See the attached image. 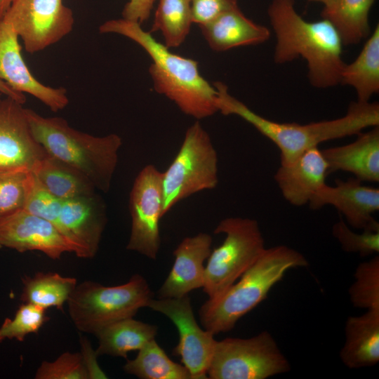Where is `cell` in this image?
I'll use <instances>...</instances> for the list:
<instances>
[{
    "mask_svg": "<svg viewBox=\"0 0 379 379\" xmlns=\"http://www.w3.org/2000/svg\"><path fill=\"white\" fill-rule=\"evenodd\" d=\"M295 0H272L267 15L275 34L274 60L284 64L302 57L307 77L317 88L340 84L343 44L335 28L326 19L305 20L296 11Z\"/></svg>",
    "mask_w": 379,
    "mask_h": 379,
    "instance_id": "6da1fadb",
    "label": "cell"
},
{
    "mask_svg": "<svg viewBox=\"0 0 379 379\" xmlns=\"http://www.w3.org/2000/svg\"><path fill=\"white\" fill-rule=\"evenodd\" d=\"M99 32L118 34L140 45L152 60L149 72L154 89L183 113L199 120L218 112V91L201 76L196 60L171 52L140 23L123 18L105 22Z\"/></svg>",
    "mask_w": 379,
    "mask_h": 379,
    "instance_id": "7a4b0ae2",
    "label": "cell"
},
{
    "mask_svg": "<svg viewBox=\"0 0 379 379\" xmlns=\"http://www.w3.org/2000/svg\"><path fill=\"white\" fill-rule=\"evenodd\" d=\"M214 86L218 93V112L241 117L272 141L280 151L281 165L292 163L321 142L357 135L366 128L379 125V105L375 102H353L343 117L332 120L307 124L283 123L267 119L251 110L230 95L223 83L217 81Z\"/></svg>",
    "mask_w": 379,
    "mask_h": 379,
    "instance_id": "3957f363",
    "label": "cell"
},
{
    "mask_svg": "<svg viewBox=\"0 0 379 379\" xmlns=\"http://www.w3.org/2000/svg\"><path fill=\"white\" fill-rule=\"evenodd\" d=\"M25 111L34 138L48 155L79 171L96 190H109L122 145L119 135H91L73 128L61 117Z\"/></svg>",
    "mask_w": 379,
    "mask_h": 379,
    "instance_id": "277c9868",
    "label": "cell"
},
{
    "mask_svg": "<svg viewBox=\"0 0 379 379\" xmlns=\"http://www.w3.org/2000/svg\"><path fill=\"white\" fill-rule=\"evenodd\" d=\"M308 265L301 253L287 246L266 248L222 295L208 299L201 306L199 315L203 328L214 335L231 331L242 317L267 298L288 270Z\"/></svg>",
    "mask_w": 379,
    "mask_h": 379,
    "instance_id": "5b68a950",
    "label": "cell"
},
{
    "mask_svg": "<svg viewBox=\"0 0 379 379\" xmlns=\"http://www.w3.org/2000/svg\"><path fill=\"white\" fill-rule=\"evenodd\" d=\"M152 298L147 281L137 274L126 283L114 286L85 281L76 286L67 303L75 327L95 335L109 324L133 317L140 308L147 307Z\"/></svg>",
    "mask_w": 379,
    "mask_h": 379,
    "instance_id": "8992f818",
    "label": "cell"
},
{
    "mask_svg": "<svg viewBox=\"0 0 379 379\" xmlns=\"http://www.w3.org/2000/svg\"><path fill=\"white\" fill-rule=\"evenodd\" d=\"M225 239L211 251L202 287L208 299L222 295L258 260L265 251V239L256 220L230 217L214 230Z\"/></svg>",
    "mask_w": 379,
    "mask_h": 379,
    "instance_id": "52a82bcc",
    "label": "cell"
},
{
    "mask_svg": "<svg viewBox=\"0 0 379 379\" xmlns=\"http://www.w3.org/2000/svg\"><path fill=\"white\" fill-rule=\"evenodd\" d=\"M218 183V157L211 139L199 121L186 131L175 157L162 172L164 215L194 194Z\"/></svg>",
    "mask_w": 379,
    "mask_h": 379,
    "instance_id": "ba28073f",
    "label": "cell"
},
{
    "mask_svg": "<svg viewBox=\"0 0 379 379\" xmlns=\"http://www.w3.org/2000/svg\"><path fill=\"white\" fill-rule=\"evenodd\" d=\"M290 364L267 331L248 338L217 341L207 371L211 379H265L288 372Z\"/></svg>",
    "mask_w": 379,
    "mask_h": 379,
    "instance_id": "9c48e42d",
    "label": "cell"
},
{
    "mask_svg": "<svg viewBox=\"0 0 379 379\" xmlns=\"http://www.w3.org/2000/svg\"><path fill=\"white\" fill-rule=\"evenodd\" d=\"M16 32L27 52H39L72 30V11L62 0H13L1 19Z\"/></svg>",
    "mask_w": 379,
    "mask_h": 379,
    "instance_id": "30bf717a",
    "label": "cell"
},
{
    "mask_svg": "<svg viewBox=\"0 0 379 379\" xmlns=\"http://www.w3.org/2000/svg\"><path fill=\"white\" fill-rule=\"evenodd\" d=\"M131 230L126 248L156 260L161 246L159 220L164 215L162 172L154 165L143 167L129 197Z\"/></svg>",
    "mask_w": 379,
    "mask_h": 379,
    "instance_id": "8fae6325",
    "label": "cell"
},
{
    "mask_svg": "<svg viewBox=\"0 0 379 379\" xmlns=\"http://www.w3.org/2000/svg\"><path fill=\"white\" fill-rule=\"evenodd\" d=\"M147 307L166 316L177 328L179 340L173 354L179 356L192 379H206L217 340L198 324L188 295L177 298H152Z\"/></svg>",
    "mask_w": 379,
    "mask_h": 379,
    "instance_id": "7c38bea8",
    "label": "cell"
},
{
    "mask_svg": "<svg viewBox=\"0 0 379 379\" xmlns=\"http://www.w3.org/2000/svg\"><path fill=\"white\" fill-rule=\"evenodd\" d=\"M25 109L0 95V172L32 171L47 156L31 132Z\"/></svg>",
    "mask_w": 379,
    "mask_h": 379,
    "instance_id": "4fadbf2b",
    "label": "cell"
},
{
    "mask_svg": "<svg viewBox=\"0 0 379 379\" xmlns=\"http://www.w3.org/2000/svg\"><path fill=\"white\" fill-rule=\"evenodd\" d=\"M107 224L106 207L95 192L62 201L56 228L77 249L81 258H93L98 253Z\"/></svg>",
    "mask_w": 379,
    "mask_h": 379,
    "instance_id": "5bb4252c",
    "label": "cell"
},
{
    "mask_svg": "<svg viewBox=\"0 0 379 379\" xmlns=\"http://www.w3.org/2000/svg\"><path fill=\"white\" fill-rule=\"evenodd\" d=\"M18 38L0 20V80L17 93L32 95L53 112L63 109L69 103L66 89L46 86L34 77L22 56Z\"/></svg>",
    "mask_w": 379,
    "mask_h": 379,
    "instance_id": "9a60e30c",
    "label": "cell"
},
{
    "mask_svg": "<svg viewBox=\"0 0 379 379\" xmlns=\"http://www.w3.org/2000/svg\"><path fill=\"white\" fill-rule=\"evenodd\" d=\"M0 245L20 253L39 251L53 260L77 249L49 221L22 210L0 220Z\"/></svg>",
    "mask_w": 379,
    "mask_h": 379,
    "instance_id": "2e32d148",
    "label": "cell"
},
{
    "mask_svg": "<svg viewBox=\"0 0 379 379\" xmlns=\"http://www.w3.org/2000/svg\"><path fill=\"white\" fill-rule=\"evenodd\" d=\"M335 182V186L325 184L317 192L309 201L310 208L331 205L352 227L379 231V223L373 215L379 210L378 188L364 185L356 178Z\"/></svg>",
    "mask_w": 379,
    "mask_h": 379,
    "instance_id": "e0dca14e",
    "label": "cell"
},
{
    "mask_svg": "<svg viewBox=\"0 0 379 379\" xmlns=\"http://www.w3.org/2000/svg\"><path fill=\"white\" fill-rule=\"evenodd\" d=\"M212 237L201 232L184 238L173 251L172 268L158 291L159 298H177L202 288L204 261L211 252Z\"/></svg>",
    "mask_w": 379,
    "mask_h": 379,
    "instance_id": "ac0fdd59",
    "label": "cell"
},
{
    "mask_svg": "<svg viewBox=\"0 0 379 379\" xmlns=\"http://www.w3.org/2000/svg\"><path fill=\"white\" fill-rule=\"evenodd\" d=\"M328 164L318 147L310 149L294 161L280 165L274 180L284 198L295 206L305 205L326 183Z\"/></svg>",
    "mask_w": 379,
    "mask_h": 379,
    "instance_id": "d6986e66",
    "label": "cell"
},
{
    "mask_svg": "<svg viewBox=\"0 0 379 379\" xmlns=\"http://www.w3.org/2000/svg\"><path fill=\"white\" fill-rule=\"evenodd\" d=\"M349 144L324 149L321 153L328 164V173L349 172L362 181H379V126L357 134Z\"/></svg>",
    "mask_w": 379,
    "mask_h": 379,
    "instance_id": "ffe728a7",
    "label": "cell"
},
{
    "mask_svg": "<svg viewBox=\"0 0 379 379\" xmlns=\"http://www.w3.org/2000/svg\"><path fill=\"white\" fill-rule=\"evenodd\" d=\"M199 27L208 46L215 51L258 45L270 37V31L267 27L248 18L239 6Z\"/></svg>",
    "mask_w": 379,
    "mask_h": 379,
    "instance_id": "44dd1931",
    "label": "cell"
},
{
    "mask_svg": "<svg viewBox=\"0 0 379 379\" xmlns=\"http://www.w3.org/2000/svg\"><path fill=\"white\" fill-rule=\"evenodd\" d=\"M345 340L340 352L342 362L350 368L375 366L379 361V310L350 316L345 326Z\"/></svg>",
    "mask_w": 379,
    "mask_h": 379,
    "instance_id": "7402d4cb",
    "label": "cell"
},
{
    "mask_svg": "<svg viewBox=\"0 0 379 379\" xmlns=\"http://www.w3.org/2000/svg\"><path fill=\"white\" fill-rule=\"evenodd\" d=\"M340 84L352 87L357 102H368L379 92V26L367 37L360 53L352 62L345 63Z\"/></svg>",
    "mask_w": 379,
    "mask_h": 379,
    "instance_id": "603a6c76",
    "label": "cell"
},
{
    "mask_svg": "<svg viewBox=\"0 0 379 379\" xmlns=\"http://www.w3.org/2000/svg\"><path fill=\"white\" fill-rule=\"evenodd\" d=\"M157 330L156 325L135 320L133 317L117 321L95 334L98 340L95 351L98 356L109 355L127 359L129 352L138 351L147 343L155 339Z\"/></svg>",
    "mask_w": 379,
    "mask_h": 379,
    "instance_id": "cb8c5ba5",
    "label": "cell"
},
{
    "mask_svg": "<svg viewBox=\"0 0 379 379\" xmlns=\"http://www.w3.org/2000/svg\"><path fill=\"white\" fill-rule=\"evenodd\" d=\"M375 1L334 0L323 7L321 16L335 28L343 45L357 44L371 32L368 17Z\"/></svg>",
    "mask_w": 379,
    "mask_h": 379,
    "instance_id": "d4e9b609",
    "label": "cell"
},
{
    "mask_svg": "<svg viewBox=\"0 0 379 379\" xmlns=\"http://www.w3.org/2000/svg\"><path fill=\"white\" fill-rule=\"evenodd\" d=\"M32 173L51 194L62 201L95 192L96 189L84 175L48 154Z\"/></svg>",
    "mask_w": 379,
    "mask_h": 379,
    "instance_id": "484cf974",
    "label": "cell"
},
{
    "mask_svg": "<svg viewBox=\"0 0 379 379\" xmlns=\"http://www.w3.org/2000/svg\"><path fill=\"white\" fill-rule=\"evenodd\" d=\"M20 295L22 302L30 303L47 310L63 306L77 285V279L63 277L56 272H37L32 277L24 276Z\"/></svg>",
    "mask_w": 379,
    "mask_h": 379,
    "instance_id": "4316f807",
    "label": "cell"
},
{
    "mask_svg": "<svg viewBox=\"0 0 379 379\" xmlns=\"http://www.w3.org/2000/svg\"><path fill=\"white\" fill-rule=\"evenodd\" d=\"M126 360L124 371L141 379H192L189 370L172 361L155 339L140 348L135 358Z\"/></svg>",
    "mask_w": 379,
    "mask_h": 379,
    "instance_id": "83f0119b",
    "label": "cell"
},
{
    "mask_svg": "<svg viewBox=\"0 0 379 379\" xmlns=\"http://www.w3.org/2000/svg\"><path fill=\"white\" fill-rule=\"evenodd\" d=\"M193 22L191 0H159L150 33L160 32L168 48L180 46Z\"/></svg>",
    "mask_w": 379,
    "mask_h": 379,
    "instance_id": "f1b7e54d",
    "label": "cell"
},
{
    "mask_svg": "<svg viewBox=\"0 0 379 379\" xmlns=\"http://www.w3.org/2000/svg\"><path fill=\"white\" fill-rule=\"evenodd\" d=\"M354 278L348 290L352 304L366 310H379V256L359 264Z\"/></svg>",
    "mask_w": 379,
    "mask_h": 379,
    "instance_id": "f546056e",
    "label": "cell"
},
{
    "mask_svg": "<svg viewBox=\"0 0 379 379\" xmlns=\"http://www.w3.org/2000/svg\"><path fill=\"white\" fill-rule=\"evenodd\" d=\"M32 179L29 171L0 172V220L24 210Z\"/></svg>",
    "mask_w": 379,
    "mask_h": 379,
    "instance_id": "4dcf8cb0",
    "label": "cell"
},
{
    "mask_svg": "<svg viewBox=\"0 0 379 379\" xmlns=\"http://www.w3.org/2000/svg\"><path fill=\"white\" fill-rule=\"evenodd\" d=\"M46 309L22 302L13 319L6 318L0 327V343L4 340L16 339L23 341L25 336L36 333L48 320Z\"/></svg>",
    "mask_w": 379,
    "mask_h": 379,
    "instance_id": "1f68e13d",
    "label": "cell"
},
{
    "mask_svg": "<svg viewBox=\"0 0 379 379\" xmlns=\"http://www.w3.org/2000/svg\"><path fill=\"white\" fill-rule=\"evenodd\" d=\"M332 234L347 253H357L362 257L379 253V231L363 230L359 234L340 219L333 225Z\"/></svg>",
    "mask_w": 379,
    "mask_h": 379,
    "instance_id": "d6a6232c",
    "label": "cell"
},
{
    "mask_svg": "<svg viewBox=\"0 0 379 379\" xmlns=\"http://www.w3.org/2000/svg\"><path fill=\"white\" fill-rule=\"evenodd\" d=\"M35 379H88L80 352H66L53 361H44Z\"/></svg>",
    "mask_w": 379,
    "mask_h": 379,
    "instance_id": "836d02e7",
    "label": "cell"
},
{
    "mask_svg": "<svg viewBox=\"0 0 379 379\" xmlns=\"http://www.w3.org/2000/svg\"><path fill=\"white\" fill-rule=\"evenodd\" d=\"M61 206L62 200L51 194L32 173V182L24 210L51 222L55 227Z\"/></svg>",
    "mask_w": 379,
    "mask_h": 379,
    "instance_id": "e575fe53",
    "label": "cell"
},
{
    "mask_svg": "<svg viewBox=\"0 0 379 379\" xmlns=\"http://www.w3.org/2000/svg\"><path fill=\"white\" fill-rule=\"evenodd\" d=\"M236 6L237 0H191L193 22L203 25Z\"/></svg>",
    "mask_w": 379,
    "mask_h": 379,
    "instance_id": "d590c367",
    "label": "cell"
},
{
    "mask_svg": "<svg viewBox=\"0 0 379 379\" xmlns=\"http://www.w3.org/2000/svg\"><path fill=\"white\" fill-rule=\"evenodd\" d=\"M79 344L80 354L88 379L107 378V374L99 366L97 360L98 355L95 350L93 349L90 340L87 338L80 335Z\"/></svg>",
    "mask_w": 379,
    "mask_h": 379,
    "instance_id": "8d00e7d4",
    "label": "cell"
},
{
    "mask_svg": "<svg viewBox=\"0 0 379 379\" xmlns=\"http://www.w3.org/2000/svg\"><path fill=\"white\" fill-rule=\"evenodd\" d=\"M155 1L129 0L123 9V18L141 25L149 18Z\"/></svg>",
    "mask_w": 379,
    "mask_h": 379,
    "instance_id": "74e56055",
    "label": "cell"
},
{
    "mask_svg": "<svg viewBox=\"0 0 379 379\" xmlns=\"http://www.w3.org/2000/svg\"><path fill=\"white\" fill-rule=\"evenodd\" d=\"M0 93L14 99L22 105L26 101L25 95L24 94L15 92L1 80H0Z\"/></svg>",
    "mask_w": 379,
    "mask_h": 379,
    "instance_id": "f35d334b",
    "label": "cell"
},
{
    "mask_svg": "<svg viewBox=\"0 0 379 379\" xmlns=\"http://www.w3.org/2000/svg\"><path fill=\"white\" fill-rule=\"evenodd\" d=\"M13 0H0V20L2 19Z\"/></svg>",
    "mask_w": 379,
    "mask_h": 379,
    "instance_id": "ab89813d",
    "label": "cell"
},
{
    "mask_svg": "<svg viewBox=\"0 0 379 379\" xmlns=\"http://www.w3.org/2000/svg\"><path fill=\"white\" fill-rule=\"evenodd\" d=\"M310 2L321 3L324 6L331 4L334 0H308Z\"/></svg>",
    "mask_w": 379,
    "mask_h": 379,
    "instance_id": "60d3db41",
    "label": "cell"
},
{
    "mask_svg": "<svg viewBox=\"0 0 379 379\" xmlns=\"http://www.w3.org/2000/svg\"><path fill=\"white\" fill-rule=\"evenodd\" d=\"M2 248V246L0 245V249Z\"/></svg>",
    "mask_w": 379,
    "mask_h": 379,
    "instance_id": "b9f144b4",
    "label": "cell"
}]
</instances>
